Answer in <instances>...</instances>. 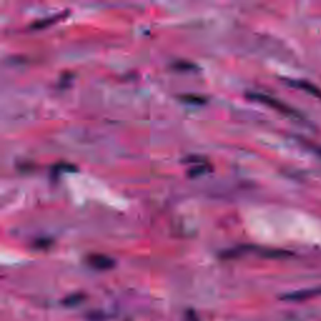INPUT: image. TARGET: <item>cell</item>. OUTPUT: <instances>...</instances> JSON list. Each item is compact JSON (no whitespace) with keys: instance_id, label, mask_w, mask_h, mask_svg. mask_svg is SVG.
<instances>
[{"instance_id":"obj_2","label":"cell","mask_w":321,"mask_h":321,"mask_svg":"<svg viewBox=\"0 0 321 321\" xmlns=\"http://www.w3.org/2000/svg\"><path fill=\"white\" fill-rule=\"evenodd\" d=\"M285 83L287 85H290L291 88H296V89H301L303 92H306L307 94L312 95V97L321 98V89L318 87H316L315 84H312L311 82L305 79H285Z\"/></svg>"},{"instance_id":"obj_4","label":"cell","mask_w":321,"mask_h":321,"mask_svg":"<svg viewBox=\"0 0 321 321\" xmlns=\"http://www.w3.org/2000/svg\"><path fill=\"white\" fill-rule=\"evenodd\" d=\"M67 14H68V12H64L63 14H55V15H53V17L45 18V19H39V20H37V22L33 23V24L30 25L29 28L33 30L43 29V28H47V27H49V25L57 23L58 20L62 19V18H64Z\"/></svg>"},{"instance_id":"obj_3","label":"cell","mask_w":321,"mask_h":321,"mask_svg":"<svg viewBox=\"0 0 321 321\" xmlns=\"http://www.w3.org/2000/svg\"><path fill=\"white\" fill-rule=\"evenodd\" d=\"M87 262L92 266L93 268L99 271L104 270H110L112 267H114V260L112 257H108L105 255H99V253H94V255L88 256Z\"/></svg>"},{"instance_id":"obj_5","label":"cell","mask_w":321,"mask_h":321,"mask_svg":"<svg viewBox=\"0 0 321 321\" xmlns=\"http://www.w3.org/2000/svg\"><path fill=\"white\" fill-rule=\"evenodd\" d=\"M181 100L185 103H188V104H196V105H200V104H205L207 102V99L201 95H196V94H185V95H181Z\"/></svg>"},{"instance_id":"obj_7","label":"cell","mask_w":321,"mask_h":321,"mask_svg":"<svg viewBox=\"0 0 321 321\" xmlns=\"http://www.w3.org/2000/svg\"><path fill=\"white\" fill-rule=\"evenodd\" d=\"M63 172H75V167L73 165H69V163H58L53 167L52 173L55 175V173H63Z\"/></svg>"},{"instance_id":"obj_6","label":"cell","mask_w":321,"mask_h":321,"mask_svg":"<svg viewBox=\"0 0 321 321\" xmlns=\"http://www.w3.org/2000/svg\"><path fill=\"white\" fill-rule=\"evenodd\" d=\"M211 170V166L210 165H207V163H202V165H200V166H196V167H193V168H191L190 171H188V176H190V177H198V176H201V175H205V173H207L208 171Z\"/></svg>"},{"instance_id":"obj_8","label":"cell","mask_w":321,"mask_h":321,"mask_svg":"<svg viewBox=\"0 0 321 321\" xmlns=\"http://www.w3.org/2000/svg\"><path fill=\"white\" fill-rule=\"evenodd\" d=\"M173 68H176L177 70H192L196 69L197 67L193 63L186 62V60H178V62H176L173 64Z\"/></svg>"},{"instance_id":"obj_1","label":"cell","mask_w":321,"mask_h":321,"mask_svg":"<svg viewBox=\"0 0 321 321\" xmlns=\"http://www.w3.org/2000/svg\"><path fill=\"white\" fill-rule=\"evenodd\" d=\"M247 98L251 100H255V102L262 103V104L267 105V107L273 108L277 112L282 113V114L288 115V117H300L297 112H296L293 108H291L290 105L285 104L281 100L276 99V98L271 97V95L267 94H262V93H248Z\"/></svg>"}]
</instances>
